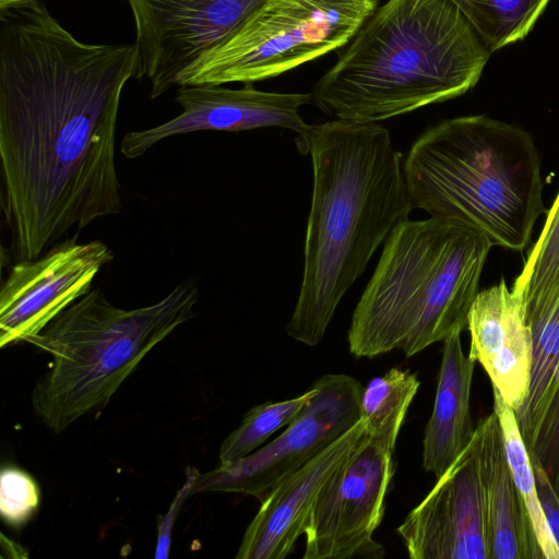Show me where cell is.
Instances as JSON below:
<instances>
[{
    "mask_svg": "<svg viewBox=\"0 0 559 559\" xmlns=\"http://www.w3.org/2000/svg\"><path fill=\"white\" fill-rule=\"evenodd\" d=\"M134 44L76 39L39 1L0 13L1 205L19 261L122 211L115 162Z\"/></svg>",
    "mask_w": 559,
    "mask_h": 559,
    "instance_id": "cell-1",
    "label": "cell"
},
{
    "mask_svg": "<svg viewBox=\"0 0 559 559\" xmlns=\"http://www.w3.org/2000/svg\"><path fill=\"white\" fill-rule=\"evenodd\" d=\"M296 143L310 155L313 179L302 280L286 333L314 346L376 250L413 207L403 156L379 122L308 124Z\"/></svg>",
    "mask_w": 559,
    "mask_h": 559,
    "instance_id": "cell-2",
    "label": "cell"
},
{
    "mask_svg": "<svg viewBox=\"0 0 559 559\" xmlns=\"http://www.w3.org/2000/svg\"><path fill=\"white\" fill-rule=\"evenodd\" d=\"M490 53L450 0H388L317 82L311 103L334 119L380 122L466 93Z\"/></svg>",
    "mask_w": 559,
    "mask_h": 559,
    "instance_id": "cell-3",
    "label": "cell"
},
{
    "mask_svg": "<svg viewBox=\"0 0 559 559\" xmlns=\"http://www.w3.org/2000/svg\"><path fill=\"white\" fill-rule=\"evenodd\" d=\"M491 247L483 233L451 219L395 226L354 309L350 354L373 358L400 349L408 358L467 330Z\"/></svg>",
    "mask_w": 559,
    "mask_h": 559,
    "instance_id": "cell-4",
    "label": "cell"
},
{
    "mask_svg": "<svg viewBox=\"0 0 559 559\" xmlns=\"http://www.w3.org/2000/svg\"><path fill=\"white\" fill-rule=\"evenodd\" d=\"M413 210L483 233L521 251L545 213L542 164L532 135L485 115L442 120L403 160Z\"/></svg>",
    "mask_w": 559,
    "mask_h": 559,
    "instance_id": "cell-5",
    "label": "cell"
},
{
    "mask_svg": "<svg viewBox=\"0 0 559 559\" xmlns=\"http://www.w3.org/2000/svg\"><path fill=\"white\" fill-rule=\"evenodd\" d=\"M198 301L192 281L135 309L118 308L91 289L25 341L51 357L32 392L35 415L60 433L104 408L152 348L195 316Z\"/></svg>",
    "mask_w": 559,
    "mask_h": 559,
    "instance_id": "cell-6",
    "label": "cell"
},
{
    "mask_svg": "<svg viewBox=\"0 0 559 559\" xmlns=\"http://www.w3.org/2000/svg\"><path fill=\"white\" fill-rule=\"evenodd\" d=\"M379 0H265L223 45L182 72L181 85L254 83L346 46Z\"/></svg>",
    "mask_w": 559,
    "mask_h": 559,
    "instance_id": "cell-7",
    "label": "cell"
},
{
    "mask_svg": "<svg viewBox=\"0 0 559 559\" xmlns=\"http://www.w3.org/2000/svg\"><path fill=\"white\" fill-rule=\"evenodd\" d=\"M316 395L274 440L230 464L200 474L195 492L253 496L260 502L359 419L361 383L344 373H328L314 383Z\"/></svg>",
    "mask_w": 559,
    "mask_h": 559,
    "instance_id": "cell-8",
    "label": "cell"
},
{
    "mask_svg": "<svg viewBox=\"0 0 559 559\" xmlns=\"http://www.w3.org/2000/svg\"><path fill=\"white\" fill-rule=\"evenodd\" d=\"M394 451L368 436L317 496L304 535V559H379L380 526L395 464Z\"/></svg>",
    "mask_w": 559,
    "mask_h": 559,
    "instance_id": "cell-9",
    "label": "cell"
},
{
    "mask_svg": "<svg viewBox=\"0 0 559 559\" xmlns=\"http://www.w3.org/2000/svg\"><path fill=\"white\" fill-rule=\"evenodd\" d=\"M265 0H127L135 24L136 79L152 99L177 86L179 75L228 40Z\"/></svg>",
    "mask_w": 559,
    "mask_h": 559,
    "instance_id": "cell-10",
    "label": "cell"
},
{
    "mask_svg": "<svg viewBox=\"0 0 559 559\" xmlns=\"http://www.w3.org/2000/svg\"><path fill=\"white\" fill-rule=\"evenodd\" d=\"M112 259L105 242L79 243L73 238L37 259L17 261L0 288V347L38 334L91 290L96 275Z\"/></svg>",
    "mask_w": 559,
    "mask_h": 559,
    "instance_id": "cell-11",
    "label": "cell"
},
{
    "mask_svg": "<svg viewBox=\"0 0 559 559\" xmlns=\"http://www.w3.org/2000/svg\"><path fill=\"white\" fill-rule=\"evenodd\" d=\"M396 532L412 559H490L475 435Z\"/></svg>",
    "mask_w": 559,
    "mask_h": 559,
    "instance_id": "cell-12",
    "label": "cell"
},
{
    "mask_svg": "<svg viewBox=\"0 0 559 559\" xmlns=\"http://www.w3.org/2000/svg\"><path fill=\"white\" fill-rule=\"evenodd\" d=\"M175 100L181 112L156 127L128 132L120 144L127 158L144 155L158 142L197 131H245L265 127L289 129L297 134L308 124L300 108L311 103V94L259 91L251 83L241 88L223 85H181Z\"/></svg>",
    "mask_w": 559,
    "mask_h": 559,
    "instance_id": "cell-13",
    "label": "cell"
},
{
    "mask_svg": "<svg viewBox=\"0 0 559 559\" xmlns=\"http://www.w3.org/2000/svg\"><path fill=\"white\" fill-rule=\"evenodd\" d=\"M367 437L365 423L353 427L282 480L260 503L249 523L237 559H284L290 555L320 490Z\"/></svg>",
    "mask_w": 559,
    "mask_h": 559,
    "instance_id": "cell-14",
    "label": "cell"
},
{
    "mask_svg": "<svg viewBox=\"0 0 559 559\" xmlns=\"http://www.w3.org/2000/svg\"><path fill=\"white\" fill-rule=\"evenodd\" d=\"M468 356L479 362L507 404L516 412L531 379L532 335L523 297L503 280L478 292L468 313Z\"/></svg>",
    "mask_w": 559,
    "mask_h": 559,
    "instance_id": "cell-15",
    "label": "cell"
},
{
    "mask_svg": "<svg viewBox=\"0 0 559 559\" xmlns=\"http://www.w3.org/2000/svg\"><path fill=\"white\" fill-rule=\"evenodd\" d=\"M475 442L486 500L490 559H535L525 509L495 411L477 424Z\"/></svg>",
    "mask_w": 559,
    "mask_h": 559,
    "instance_id": "cell-16",
    "label": "cell"
},
{
    "mask_svg": "<svg viewBox=\"0 0 559 559\" xmlns=\"http://www.w3.org/2000/svg\"><path fill=\"white\" fill-rule=\"evenodd\" d=\"M461 334L443 341L436 399L423 439V467L440 477L472 441L469 399L476 361L463 353Z\"/></svg>",
    "mask_w": 559,
    "mask_h": 559,
    "instance_id": "cell-17",
    "label": "cell"
},
{
    "mask_svg": "<svg viewBox=\"0 0 559 559\" xmlns=\"http://www.w3.org/2000/svg\"><path fill=\"white\" fill-rule=\"evenodd\" d=\"M526 318L532 335L530 389L514 415L528 452L559 384V289L547 299L526 307Z\"/></svg>",
    "mask_w": 559,
    "mask_h": 559,
    "instance_id": "cell-18",
    "label": "cell"
},
{
    "mask_svg": "<svg viewBox=\"0 0 559 559\" xmlns=\"http://www.w3.org/2000/svg\"><path fill=\"white\" fill-rule=\"evenodd\" d=\"M493 411L503 432L507 459L525 509L535 559H559V548L545 519L536 488L534 469L519 430L514 411L492 386Z\"/></svg>",
    "mask_w": 559,
    "mask_h": 559,
    "instance_id": "cell-19",
    "label": "cell"
},
{
    "mask_svg": "<svg viewBox=\"0 0 559 559\" xmlns=\"http://www.w3.org/2000/svg\"><path fill=\"white\" fill-rule=\"evenodd\" d=\"M420 382L409 369L391 368L362 388L359 415L366 435L394 451L408 407Z\"/></svg>",
    "mask_w": 559,
    "mask_h": 559,
    "instance_id": "cell-20",
    "label": "cell"
},
{
    "mask_svg": "<svg viewBox=\"0 0 559 559\" xmlns=\"http://www.w3.org/2000/svg\"><path fill=\"white\" fill-rule=\"evenodd\" d=\"M495 51L523 39L549 0H450Z\"/></svg>",
    "mask_w": 559,
    "mask_h": 559,
    "instance_id": "cell-21",
    "label": "cell"
},
{
    "mask_svg": "<svg viewBox=\"0 0 559 559\" xmlns=\"http://www.w3.org/2000/svg\"><path fill=\"white\" fill-rule=\"evenodd\" d=\"M314 384L305 393L285 401L265 402L250 408L238 428L230 432L219 449V464L234 463L261 445L275 431L289 425L316 395Z\"/></svg>",
    "mask_w": 559,
    "mask_h": 559,
    "instance_id": "cell-22",
    "label": "cell"
},
{
    "mask_svg": "<svg viewBox=\"0 0 559 559\" xmlns=\"http://www.w3.org/2000/svg\"><path fill=\"white\" fill-rule=\"evenodd\" d=\"M512 288L523 297L526 307L547 299L559 289V193Z\"/></svg>",
    "mask_w": 559,
    "mask_h": 559,
    "instance_id": "cell-23",
    "label": "cell"
},
{
    "mask_svg": "<svg viewBox=\"0 0 559 559\" xmlns=\"http://www.w3.org/2000/svg\"><path fill=\"white\" fill-rule=\"evenodd\" d=\"M40 490L36 480L24 469L4 465L0 475V512L13 528L24 526L37 512Z\"/></svg>",
    "mask_w": 559,
    "mask_h": 559,
    "instance_id": "cell-24",
    "label": "cell"
},
{
    "mask_svg": "<svg viewBox=\"0 0 559 559\" xmlns=\"http://www.w3.org/2000/svg\"><path fill=\"white\" fill-rule=\"evenodd\" d=\"M528 455L532 464L543 469L559 498V384L542 417Z\"/></svg>",
    "mask_w": 559,
    "mask_h": 559,
    "instance_id": "cell-25",
    "label": "cell"
},
{
    "mask_svg": "<svg viewBox=\"0 0 559 559\" xmlns=\"http://www.w3.org/2000/svg\"><path fill=\"white\" fill-rule=\"evenodd\" d=\"M200 474L201 473L195 467H187L185 484L177 491L167 513L160 519L158 523L157 543L155 548L156 559L168 558L175 521L180 513L185 502L191 495L194 493V486Z\"/></svg>",
    "mask_w": 559,
    "mask_h": 559,
    "instance_id": "cell-26",
    "label": "cell"
},
{
    "mask_svg": "<svg viewBox=\"0 0 559 559\" xmlns=\"http://www.w3.org/2000/svg\"><path fill=\"white\" fill-rule=\"evenodd\" d=\"M538 499L552 537L559 548V498L548 481L545 473L533 465Z\"/></svg>",
    "mask_w": 559,
    "mask_h": 559,
    "instance_id": "cell-27",
    "label": "cell"
},
{
    "mask_svg": "<svg viewBox=\"0 0 559 559\" xmlns=\"http://www.w3.org/2000/svg\"><path fill=\"white\" fill-rule=\"evenodd\" d=\"M38 0H0V13L5 12L8 10L21 8Z\"/></svg>",
    "mask_w": 559,
    "mask_h": 559,
    "instance_id": "cell-28",
    "label": "cell"
}]
</instances>
